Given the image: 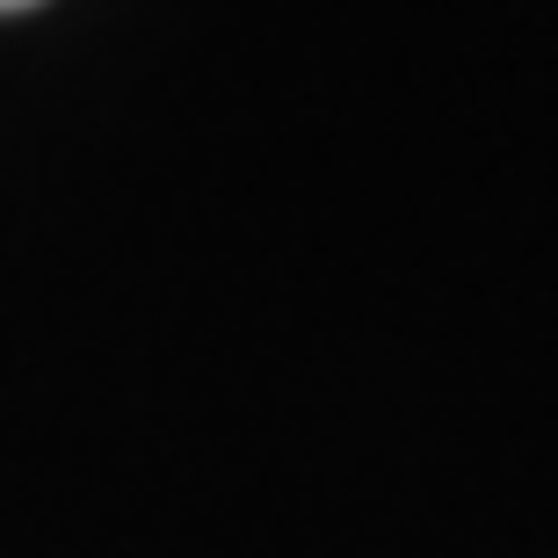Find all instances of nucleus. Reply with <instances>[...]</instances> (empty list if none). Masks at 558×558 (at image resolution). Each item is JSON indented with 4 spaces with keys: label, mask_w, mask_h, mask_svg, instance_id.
I'll return each instance as SVG.
<instances>
[{
    "label": "nucleus",
    "mask_w": 558,
    "mask_h": 558,
    "mask_svg": "<svg viewBox=\"0 0 558 558\" xmlns=\"http://www.w3.org/2000/svg\"><path fill=\"white\" fill-rule=\"evenodd\" d=\"M15 8H37V0H0V15H15Z\"/></svg>",
    "instance_id": "1"
}]
</instances>
